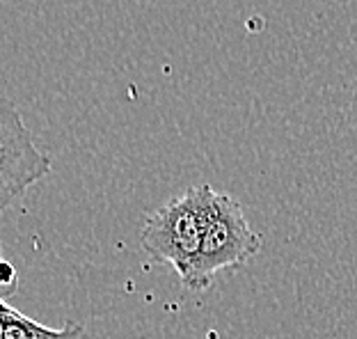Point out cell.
I'll return each instance as SVG.
<instances>
[{
	"instance_id": "obj_1",
	"label": "cell",
	"mask_w": 357,
	"mask_h": 339,
	"mask_svg": "<svg viewBox=\"0 0 357 339\" xmlns=\"http://www.w3.org/2000/svg\"><path fill=\"white\" fill-rule=\"evenodd\" d=\"M261 250V236L250 227L243 206L227 193H211L202 248L181 285L188 292H206L218 273L248 264Z\"/></svg>"
},
{
	"instance_id": "obj_2",
	"label": "cell",
	"mask_w": 357,
	"mask_h": 339,
	"mask_svg": "<svg viewBox=\"0 0 357 339\" xmlns=\"http://www.w3.org/2000/svg\"><path fill=\"white\" fill-rule=\"evenodd\" d=\"M211 193L213 188L206 183L192 186L183 195L147 216L140 246L153 264H167L178 278L185 276L202 248Z\"/></svg>"
},
{
	"instance_id": "obj_5",
	"label": "cell",
	"mask_w": 357,
	"mask_h": 339,
	"mask_svg": "<svg viewBox=\"0 0 357 339\" xmlns=\"http://www.w3.org/2000/svg\"><path fill=\"white\" fill-rule=\"evenodd\" d=\"M3 269H5V285H7V289L3 292V298H7L16 289V271H14V266L10 262H5Z\"/></svg>"
},
{
	"instance_id": "obj_3",
	"label": "cell",
	"mask_w": 357,
	"mask_h": 339,
	"mask_svg": "<svg viewBox=\"0 0 357 339\" xmlns=\"http://www.w3.org/2000/svg\"><path fill=\"white\" fill-rule=\"evenodd\" d=\"M51 167L53 158L37 147L21 115L5 101L0 110V206L7 209L21 199Z\"/></svg>"
},
{
	"instance_id": "obj_4",
	"label": "cell",
	"mask_w": 357,
	"mask_h": 339,
	"mask_svg": "<svg viewBox=\"0 0 357 339\" xmlns=\"http://www.w3.org/2000/svg\"><path fill=\"white\" fill-rule=\"evenodd\" d=\"M0 339H87L85 328L74 321H67L62 328H48L37 324L3 301L0 310Z\"/></svg>"
}]
</instances>
